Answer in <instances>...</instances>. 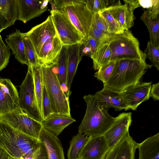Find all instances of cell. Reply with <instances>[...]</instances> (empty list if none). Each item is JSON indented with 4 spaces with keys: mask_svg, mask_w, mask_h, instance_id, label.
<instances>
[{
    "mask_svg": "<svg viewBox=\"0 0 159 159\" xmlns=\"http://www.w3.org/2000/svg\"><path fill=\"white\" fill-rule=\"evenodd\" d=\"M10 157L5 150L0 148V159H9Z\"/></svg>",
    "mask_w": 159,
    "mask_h": 159,
    "instance_id": "7dc6e473",
    "label": "cell"
},
{
    "mask_svg": "<svg viewBox=\"0 0 159 159\" xmlns=\"http://www.w3.org/2000/svg\"><path fill=\"white\" fill-rule=\"evenodd\" d=\"M0 120L16 130L40 141L43 127L41 122L30 117L21 109L0 115Z\"/></svg>",
    "mask_w": 159,
    "mask_h": 159,
    "instance_id": "8992f818",
    "label": "cell"
},
{
    "mask_svg": "<svg viewBox=\"0 0 159 159\" xmlns=\"http://www.w3.org/2000/svg\"><path fill=\"white\" fill-rule=\"evenodd\" d=\"M109 44L112 52L110 61L120 57L145 60L147 58L145 53L140 49L138 40L129 30L116 34Z\"/></svg>",
    "mask_w": 159,
    "mask_h": 159,
    "instance_id": "5b68a950",
    "label": "cell"
},
{
    "mask_svg": "<svg viewBox=\"0 0 159 159\" xmlns=\"http://www.w3.org/2000/svg\"><path fill=\"white\" fill-rule=\"evenodd\" d=\"M118 1L116 0H85L88 8L93 13L99 12L107 7L115 6Z\"/></svg>",
    "mask_w": 159,
    "mask_h": 159,
    "instance_id": "4dcf8cb0",
    "label": "cell"
},
{
    "mask_svg": "<svg viewBox=\"0 0 159 159\" xmlns=\"http://www.w3.org/2000/svg\"><path fill=\"white\" fill-rule=\"evenodd\" d=\"M89 137L79 133L72 137L67 151V159H77L79 152Z\"/></svg>",
    "mask_w": 159,
    "mask_h": 159,
    "instance_id": "f1b7e54d",
    "label": "cell"
},
{
    "mask_svg": "<svg viewBox=\"0 0 159 159\" xmlns=\"http://www.w3.org/2000/svg\"><path fill=\"white\" fill-rule=\"evenodd\" d=\"M138 144L128 131L119 142L108 151L103 159H135Z\"/></svg>",
    "mask_w": 159,
    "mask_h": 159,
    "instance_id": "2e32d148",
    "label": "cell"
},
{
    "mask_svg": "<svg viewBox=\"0 0 159 159\" xmlns=\"http://www.w3.org/2000/svg\"><path fill=\"white\" fill-rule=\"evenodd\" d=\"M109 148L103 135L89 137L77 159H103Z\"/></svg>",
    "mask_w": 159,
    "mask_h": 159,
    "instance_id": "5bb4252c",
    "label": "cell"
},
{
    "mask_svg": "<svg viewBox=\"0 0 159 159\" xmlns=\"http://www.w3.org/2000/svg\"><path fill=\"white\" fill-rule=\"evenodd\" d=\"M22 39L25 53L30 65L34 66L39 64L34 48L29 37L22 33Z\"/></svg>",
    "mask_w": 159,
    "mask_h": 159,
    "instance_id": "d6a6232c",
    "label": "cell"
},
{
    "mask_svg": "<svg viewBox=\"0 0 159 159\" xmlns=\"http://www.w3.org/2000/svg\"><path fill=\"white\" fill-rule=\"evenodd\" d=\"M99 13L107 23L111 34H118L124 31L116 21L106 9L99 12Z\"/></svg>",
    "mask_w": 159,
    "mask_h": 159,
    "instance_id": "836d02e7",
    "label": "cell"
},
{
    "mask_svg": "<svg viewBox=\"0 0 159 159\" xmlns=\"http://www.w3.org/2000/svg\"><path fill=\"white\" fill-rule=\"evenodd\" d=\"M67 17L71 23L87 39L91 26L93 13L86 2L65 7L59 10Z\"/></svg>",
    "mask_w": 159,
    "mask_h": 159,
    "instance_id": "ba28073f",
    "label": "cell"
},
{
    "mask_svg": "<svg viewBox=\"0 0 159 159\" xmlns=\"http://www.w3.org/2000/svg\"><path fill=\"white\" fill-rule=\"evenodd\" d=\"M147 11L148 15L152 20L157 19L159 14V0H156L153 6Z\"/></svg>",
    "mask_w": 159,
    "mask_h": 159,
    "instance_id": "b9f144b4",
    "label": "cell"
},
{
    "mask_svg": "<svg viewBox=\"0 0 159 159\" xmlns=\"http://www.w3.org/2000/svg\"><path fill=\"white\" fill-rule=\"evenodd\" d=\"M55 28L63 46L81 43L84 38L67 16L59 10L50 11Z\"/></svg>",
    "mask_w": 159,
    "mask_h": 159,
    "instance_id": "9c48e42d",
    "label": "cell"
},
{
    "mask_svg": "<svg viewBox=\"0 0 159 159\" xmlns=\"http://www.w3.org/2000/svg\"><path fill=\"white\" fill-rule=\"evenodd\" d=\"M41 66L43 84L46 88L53 113L71 116L69 97L59 82L53 66Z\"/></svg>",
    "mask_w": 159,
    "mask_h": 159,
    "instance_id": "277c9868",
    "label": "cell"
},
{
    "mask_svg": "<svg viewBox=\"0 0 159 159\" xmlns=\"http://www.w3.org/2000/svg\"><path fill=\"white\" fill-rule=\"evenodd\" d=\"M94 95L99 105L103 108H113L117 111L123 109L125 111L128 110L121 93L103 88Z\"/></svg>",
    "mask_w": 159,
    "mask_h": 159,
    "instance_id": "e0dca14e",
    "label": "cell"
},
{
    "mask_svg": "<svg viewBox=\"0 0 159 159\" xmlns=\"http://www.w3.org/2000/svg\"><path fill=\"white\" fill-rule=\"evenodd\" d=\"M9 159H14V158H12V157H10V158H9Z\"/></svg>",
    "mask_w": 159,
    "mask_h": 159,
    "instance_id": "681fc988",
    "label": "cell"
},
{
    "mask_svg": "<svg viewBox=\"0 0 159 159\" xmlns=\"http://www.w3.org/2000/svg\"><path fill=\"white\" fill-rule=\"evenodd\" d=\"M109 43L110 42L103 44L90 57L93 60V67L95 70H98L101 66L110 61L112 52Z\"/></svg>",
    "mask_w": 159,
    "mask_h": 159,
    "instance_id": "d4e9b609",
    "label": "cell"
},
{
    "mask_svg": "<svg viewBox=\"0 0 159 159\" xmlns=\"http://www.w3.org/2000/svg\"><path fill=\"white\" fill-rule=\"evenodd\" d=\"M5 41L11 49L16 58L21 63L30 65L22 39V33L19 30L7 36Z\"/></svg>",
    "mask_w": 159,
    "mask_h": 159,
    "instance_id": "603a6c76",
    "label": "cell"
},
{
    "mask_svg": "<svg viewBox=\"0 0 159 159\" xmlns=\"http://www.w3.org/2000/svg\"><path fill=\"white\" fill-rule=\"evenodd\" d=\"M30 66L33 75L34 91L37 103L42 117V102L43 83L41 66L40 64Z\"/></svg>",
    "mask_w": 159,
    "mask_h": 159,
    "instance_id": "83f0119b",
    "label": "cell"
},
{
    "mask_svg": "<svg viewBox=\"0 0 159 159\" xmlns=\"http://www.w3.org/2000/svg\"><path fill=\"white\" fill-rule=\"evenodd\" d=\"M116 60L112 61L101 66L94 76L105 84L111 77L115 64Z\"/></svg>",
    "mask_w": 159,
    "mask_h": 159,
    "instance_id": "1f68e13d",
    "label": "cell"
},
{
    "mask_svg": "<svg viewBox=\"0 0 159 159\" xmlns=\"http://www.w3.org/2000/svg\"><path fill=\"white\" fill-rule=\"evenodd\" d=\"M53 2L58 10L66 6L85 3V0H55Z\"/></svg>",
    "mask_w": 159,
    "mask_h": 159,
    "instance_id": "f35d334b",
    "label": "cell"
},
{
    "mask_svg": "<svg viewBox=\"0 0 159 159\" xmlns=\"http://www.w3.org/2000/svg\"><path fill=\"white\" fill-rule=\"evenodd\" d=\"M19 94L10 80L0 77V115L20 109Z\"/></svg>",
    "mask_w": 159,
    "mask_h": 159,
    "instance_id": "7c38bea8",
    "label": "cell"
},
{
    "mask_svg": "<svg viewBox=\"0 0 159 159\" xmlns=\"http://www.w3.org/2000/svg\"><path fill=\"white\" fill-rule=\"evenodd\" d=\"M19 97L20 108L31 118L42 122L43 119L37 103L30 65L28 66L26 77L20 87Z\"/></svg>",
    "mask_w": 159,
    "mask_h": 159,
    "instance_id": "52a82bcc",
    "label": "cell"
},
{
    "mask_svg": "<svg viewBox=\"0 0 159 159\" xmlns=\"http://www.w3.org/2000/svg\"><path fill=\"white\" fill-rule=\"evenodd\" d=\"M32 159H48L45 148L41 142L34 152Z\"/></svg>",
    "mask_w": 159,
    "mask_h": 159,
    "instance_id": "ab89813d",
    "label": "cell"
},
{
    "mask_svg": "<svg viewBox=\"0 0 159 159\" xmlns=\"http://www.w3.org/2000/svg\"><path fill=\"white\" fill-rule=\"evenodd\" d=\"M144 53L146 57L149 59L152 66H155L159 70V46L155 47L150 42H148Z\"/></svg>",
    "mask_w": 159,
    "mask_h": 159,
    "instance_id": "e575fe53",
    "label": "cell"
},
{
    "mask_svg": "<svg viewBox=\"0 0 159 159\" xmlns=\"http://www.w3.org/2000/svg\"><path fill=\"white\" fill-rule=\"evenodd\" d=\"M39 140L45 148L48 159H65L63 148L58 137L42 127Z\"/></svg>",
    "mask_w": 159,
    "mask_h": 159,
    "instance_id": "ac0fdd59",
    "label": "cell"
},
{
    "mask_svg": "<svg viewBox=\"0 0 159 159\" xmlns=\"http://www.w3.org/2000/svg\"><path fill=\"white\" fill-rule=\"evenodd\" d=\"M83 99L86 109L79 127V133L88 137L103 135L112 125L115 117L100 106L94 95H85Z\"/></svg>",
    "mask_w": 159,
    "mask_h": 159,
    "instance_id": "3957f363",
    "label": "cell"
},
{
    "mask_svg": "<svg viewBox=\"0 0 159 159\" xmlns=\"http://www.w3.org/2000/svg\"><path fill=\"white\" fill-rule=\"evenodd\" d=\"M123 1L134 10L136 8L140 7L139 0H124Z\"/></svg>",
    "mask_w": 159,
    "mask_h": 159,
    "instance_id": "bcb514c9",
    "label": "cell"
},
{
    "mask_svg": "<svg viewBox=\"0 0 159 159\" xmlns=\"http://www.w3.org/2000/svg\"><path fill=\"white\" fill-rule=\"evenodd\" d=\"M75 121L71 116L53 113L41 124L43 128L58 137L65 128Z\"/></svg>",
    "mask_w": 159,
    "mask_h": 159,
    "instance_id": "7402d4cb",
    "label": "cell"
},
{
    "mask_svg": "<svg viewBox=\"0 0 159 159\" xmlns=\"http://www.w3.org/2000/svg\"><path fill=\"white\" fill-rule=\"evenodd\" d=\"M66 49L67 46L63 45L58 56L57 63L53 67L61 87L62 85H64L67 89L66 86Z\"/></svg>",
    "mask_w": 159,
    "mask_h": 159,
    "instance_id": "484cf974",
    "label": "cell"
},
{
    "mask_svg": "<svg viewBox=\"0 0 159 159\" xmlns=\"http://www.w3.org/2000/svg\"><path fill=\"white\" fill-rule=\"evenodd\" d=\"M92 22L97 28L111 34L107 23L99 12L93 13Z\"/></svg>",
    "mask_w": 159,
    "mask_h": 159,
    "instance_id": "74e56055",
    "label": "cell"
},
{
    "mask_svg": "<svg viewBox=\"0 0 159 159\" xmlns=\"http://www.w3.org/2000/svg\"><path fill=\"white\" fill-rule=\"evenodd\" d=\"M139 159H159V133L138 144Z\"/></svg>",
    "mask_w": 159,
    "mask_h": 159,
    "instance_id": "cb8c5ba5",
    "label": "cell"
},
{
    "mask_svg": "<svg viewBox=\"0 0 159 159\" xmlns=\"http://www.w3.org/2000/svg\"><path fill=\"white\" fill-rule=\"evenodd\" d=\"M25 34L33 44L37 58L44 44L48 39L57 34L51 15L45 21L33 27Z\"/></svg>",
    "mask_w": 159,
    "mask_h": 159,
    "instance_id": "30bf717a",
    "label": "cell"
},
{
    "mask_svg": "<svg viewBox=\"0 0 159 159\" xmlns=\"http://www.w3.org/2000/svg\"><path fill=\"white\" fill-rule=\"evenodd\" d=\"M16 2L18 10L17 20L25 23L47 11L49 0H16Z\"/></svg>",
    "mask_w": 159,
    "mask_h": 159,
    "instance_id": "9a60e30c",
    "label": "cell"
},
{
    "mask_svg": "<svg viewBox=\"0 0 159 159\" xmlns=\"http://www.w3.org/2000/svg\"><path fill=\"white\" fill-rule=\"evenodd\" d=\"M120 25L124 30H129L134 24V10L127 4L120 3L106 8Z\"/></svg>",
    "mask_w": 159,
    "mask_h": 159,
    "instance_id": "d6986e66",
    "label": "cell"
},
{
    "mask_svg": "<svg viewBox=\"0 0 159 159\" xmlns=\"http://www.w3.org/2000/svg\"><path fill=\"white\" fill-rule=\"evenodd\" d=\"M42 106V116L43 121L53 113L51 109L50 100L46 88L43 84V87Z\"/></svg>",
    "mask_w": 159,
    "mask_h": 159,
    "instance_id": "d590c367",
    "label": "cell"
},
{
    "mask_svg": "<svg viewBox=\"0 0 159 159\" xmlns=\"http://www.w3.org/2000/svg\"><path fill=\"white\" fill-rule=\"evenodd\" d=\"M87 41L90 47L92 55L96 52L97 46V41L94 37L90 35H89Z\"/></svg>",
    "mask_w": 159,
    "mask_h": 159,
    "instance_id": "ee69618b",
    "label": "cell"
},
{
    "mask_svg": "<svg viewBox=\"0 0 159 159\" xmlns=\"http://www.w3.org/2000/svg\"><path fill=\"white\" fill-rule=\"evenodd\" d=\"M156 0H139L140 7L148 9L152 7Z\"/></svg>",
    "mask_w": 159,
    "mask_h": 159,
    "instance_id": "f6af8a7d",
    "label": "cell"
},
{
    "mask_svg": "<svg viewBox=\"0 0 159 159\" xmlns=\"http://www.w3.org/2000/svg\"><path fill=\"white\" fill-rule=\"evenodd\" d=\"M152 97L155 101L159 100V83L153 84L151 86L149 93V97Z\"/></svg>",
    "mask_w": 159,
    "mask_h": 159,
    "instance_id": "7bdbcfd3",
    "label": "cell"
},
{
    "mask_svg": "<svg viewBox=\"0 0 159 159\" xmlns=\"http://www.w3.org/2000/svg\"><path fill=\"white\" fill-rule=\"evenodd\" d=\"M152 82H139L125 89L121 93L128 110H136L143 102L148 100Z\"/></svg>",
    "mask_w": 159,
    "mask_h": 159,
    "instance_id": "8fae6325",
    "label": "cell"
},
{
    "mask_svg": "<svg viewBox=\"0 0 159 159\" xmlns=\"http://www.w3.org/2000/svg\"><path fill=\"white\" fill-rule=\"evenodd\" d=\"M131 112H123L115 117L111 126L103 135L109 150L115 145L129 131L132 122Z\"/></svg>",
    "mask_w": 159,
    "mask_h": 159,
    "instance_id": "4fadbf2b",
    "label": "cell"
},
{
    "mask_svg": "<svg viewBox=\"0 0 159 159\" xmlns=\"http://www.w3.org/2000/svg\"><path fill=\"white\" fill-rule=\"evenodd\" d=\"M80 54L82 57L87 56L91 57L92 55L91 49L87 39H83L81 43Z\"/></svg>",
    "mask_w": 159,
    "mask_h": 159,
    "instance_id": "60d3db41",
    "label": "cell"
},
{
    "mask_svg": "<svg viewBox=\"0 0 159 159\" xmlns=\"http://www.w3.org/2000/svg\"><path fill=\"white\" fill-rule=\"evenodd\" d=\"M116 34H109L97 28L92 22L89 31V35L94 37L97 41L96 50L103 44L110 42Z\"/></svg>",
    "mask_w": 159,
    "mask_h": 159,
    "instance_id": "f546056e",
    "label": "cell"
},
{
    "mask_svg": "<svg viewBox=\"0 0 159 159\" xmlns=\"http://www.w3.org/2000/svg\"><path fill=\"white\" fill-rule=\"evenodd\" d=\"M50 3V4H51V6H52V11H55V10H58L57 8H56L55 4H54V3L53 2V1L52 0H49V2Z\"/></svg>",
    "mask_w": 159,
    "mask_h": 159,
    "instance_id": "c3c4849f",
    "label": "cell"
},
{
    "mask_svg": "<svg viewBox=\"0 0 159 159\" xmlns=\"http://www.w3.org/2000/svg\"><path fill=\"white\" fill-rule=\"evenodd\" d=\"M111 75L103 84V88L121 93L126 88L140 82L142 77L151 67L145 59L120 57L115 60Z\"/></svg>",
    "mask_w": 159,
    "mask_h": 159,
    "instance_id": "6da1fadb",
    "label": "cell"
},
{
    "mask_svg": "<svg viewBox=\"0 0 159 159\" xmlns=\"http://www.w3.org/2000/svg\"><path fill=\"white\" fill-rule=\"evenodd\" d=\"M81 43L67 46V84L70 91L71 84L79 64L82 58L80 54Z\"/></svg>",
    "mask_w": 159,
    "mask_h": 159,
    "instance_id": "44dd1931",
    "label": "cell"
},
{
    "mask_svg": "<svg viewBox=\"0 0 159 159\" xmlns=\"http://www.w3.org/2000/svg\"><path fill=\"white\" fill-rule=\"evenodd\" d=\"M0 120V148L14 159H32L40 143Z\"/></svg>",
    "mask_w": 159,
    "mask_h": 159,
    "instance_id": "7a4b0ae2",
    "label": "cell"
},
{
    "mask_svg": "<svg viewBox=\"0 0 159 159\" xmlns=\"http://www.w3.org/2000/svg\"><path fill=\"white\" fill-rule=\"evenodd\" d=\"M10 56V48L3 41L0 34V71L8 65Z\"/></svg>",
    "mask_w": 159,
    "mask_h": 159,
    "instance_id": "8d00e7d4",
    "label": "cell"
},
{
    "mask_svg": "<svg viewBox=\"0 0 159 159\" xmlns=\"http://www.w3.org/2000/svg\"><path fill=\"white\" fill-rule=\"evenodd\" d=\"M16 0H0V33L17 20Z\"/></svg>",
    "mask_w": 159,
    "mask_h": 159,
    "instance_id": "ffe728a7",
    "label": "cell"
},
{
    "mask_svg": "<svg viewBox=\"0 0 159 159\" xmlns=\"http://www.w3.org/2000/svg\"><path fill=\"white\" fill-rule=\"evenodd\" d=\"M148 29L150 37V42L155 47L159 46V19L154 21L148 15L147 10L140 17Z\"/></svg>",
    "mask_w": 159,
    "mask_h": 159,
    "instance_id": "4316f807",
    "label": "cell"
}]
</instances>
